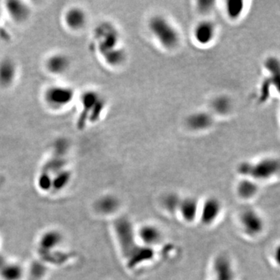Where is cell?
Masks as SVG:
<instances>
[{
	"label": "cell",
	"mask_w": 280,
	"mask_h": 280,
	"mask_svg": "<svg viewBox=\"0 0 280 280\" xmlns=\"http://www.w3.org/2000/svg\"><path fill=\"white\" fill-rule=\"evenodd\" d=\"M114 229L129 267L133 268L153 258L154 253L151 248L137 244L133 227L127 218L117 219L114 222Z\"/></svg>",
	"instance_id": "cell-1"
},
{
	"label": "cell",
	"mask_w": 280,
	"mask_h": 280,
	"mask_svg": "<svg viewBox=\"0 0 280 280\" xmlns=\"http://www.w3.org/2000/svg\"><path fill=\"white\" fill-rule=\"evenodd\" d=\"M149 30L152 35L166 49H173L180 42V34L177 28L165 16L156 15L149 21Z\"/></svg>",
	"instance_id": "cell-2"
},
{
	"label": "cell",
	"mask_w": 280,
	"mask_h": 280,
	"mask_svg": "<svg viewBox=\"0 0 280 280\" xmlns=\"http://www.w3.org/2000/svg\"><path fill=\"white\" fill-rule=\"evenodd\" d=\"M278 161L272 158H266L255 163H242L237 168V171L242 175L255 180H266L275 175L278 172Z\"/></svg>",
	"instance_id": "cell-3"
},
{
	"label": "cell",
	"mask_w": 280,
	"mask_h": 280,
	"mask_svg": "<svg viewBox=\"0 0 280 280\" xmlns=\"http://www.w3.org/2000/svg\"><path fill=\"white\" fill-rule=\"evenodd\" d=\"M44 102L47 107L54 111L67 108L75 99L74 90L66 86H51L44 93Z\"/></svg>",
	"instance_id": "cell-4"
},
{
	"label": "cell",
	"mask_w": 280,
	"mask_h": 280,
	"mask_svg": "<svg viewBox=\"0 0 280 280\" xmlns=\"http://www.w3.org/2000/svg\"><path fill=\"white\" fill-rule=\"evenodd\" d=\"M97 38L99 51L103 57L121 49L119 44V34L112 25L105 24L100 25L97 30Z\"/></svg>",
	"instance_id": "cell-5"
},
{
	"label": "cell",
	"mask_w": 280,
	"mask_h": 280,
	"mask_svg": "<svg viewBox=\"0 0 280 280\" xmlns=\"http://www.w3.org/2000/svg\"><path fill=\"white\" fill-rule=\"evenodd\" d=\"M82 114L90 123H95L99 119L105 109V102L99 93L88 91L82 97Z\"/></svg>",
	"instance_id": "cell-6"
},
{
	"label": "cell",
	"mask_w": 280,
	"mask_h": 280,
	"mask_svg": "<svg viewBox=\"0 0 280 280\" xmlns=\"http://www.w3.org/2000/svg\"><path fill=\"white\" fill-rule=\"evenodd\" d=\"M240 221L244 232L251 237L258 235L264 228L263 218L254 209H245L241 214Z\"/></svg>",
	"instance_id": "cell-7"
},
{
	"label": "cell",
	"mask_w": 280,
	"mask_h": 280,
	"mask_svg": "<svg viewBox=\"0 0 280 280\" xmlns=\"http://www.w3.org/2000/svg\"><path fill=\"white\" fill-rule=\"evenodd\" d=\"M221 211V203L217 198H208L203 203L200 210L202 222L206 225L213 224L219 216Z\"/></svg>",
	"instance_id": "cell-8"
},
{
	"label": "cell",
	"mask_w": 280,
	"mask_h": 280,
	"mask_svg": "<svg viewBox=\"0 0 280 280\" xmlns=\"http://www.w3.org/2000/svg\"><path fill=\"white\" fill-rule=\"evenodd\" d=\"M64 21L69 30L79 31L85 28L87 25V13L79 7L69 9L65 14Z\"/></svg>",
	"instance_id": "cell-9"
},
{
	"label": "cell",
	"mask_w": 280,
	"mask_h": 280,
	"mask_svg": "<svg viewBox=\"0 0 280 280\" xmlns=\"http://www.w3.org/2000/svg\"><path fill=\"white\" fill-rule=\"evenodd\" d=\"M194 37L200 45L211 43L216 35V28L213 23L202 21L194 29Z\"/></svg>",
	"instance_id": "cell-10"
},
{
	"label": "cell",
	"mask_w": 280,
	"mask_h": 280,
	"mask_svg": "<svg viewBox=\"0 0 280 280\" xmlns=\"http://www.w3.org/2000/svg\"><path fill=\"white\" fill-rule=\"evenodd\" d=\"M138 235L144 246L149 248L157 245L162 239V233L159 229L150 224L143 226L138 230Z\"/></svg>",
	"instance_id": "cell-11"
},
{
	"label": "cell",
	"mask_w": 280,
	"mask_h": 280,
	"mask_svg": "<svg viewBox=\"0 0 280 280\" xmlns=\"http://www.w3.org/2000/svg\"><path fill=\"white\" fill-rule=\"evenodd\" d=\"M16 64L10 59L0 62V86L9 87L13 84L16 77Z\"/></svg>",
	"instance_id": "cell-12"
},
{
	"label": "cell",
	"mask_w": 280,
	"mask_h": 280,
	"mask_svg": "<svg viewBox=\"0 0 280 280\" xmlns=\"http://www.w3.org/2000/svg\"><path fill=\"white\" fill-rule=\"evenodd\" d=\"M46 68L48 71L52 74H64L69 68V60L66 55L61 54H55L51 55L46 61Z\"/></svg>",
	"instance_id": "cell-13"
},
{
	"label": "cell",
	"mask_w": 280,
	"mask_h": 280,
	"mask_svg": "<svg viewBox=\"0 0 280 280\" xmlns=\"http://www.w3.org/2000/svg\"><path fill=\"white\" fill-rule=\"evenodd\" d=\"M187 125L194 131H203L213 125V118L210 114L203 111L195 112L187 118Z\"/></svg>",
	"instance_id": "cell-14"
},
{
	"label": "cell",
	"mask_w": 280,
	"mask_h": 280,
	"mask_svg": "<svg viewBox=\"0 0 280 280\" xmlns=\"http://www.w3.org/2000/svg\"><path fill=\"white\" fill-rule=\"evenodd\" d=\"M178 211L182 214V218L187 222L195 221L199 212V206L195 198H189L182 199L179 206Z\"/></svg>",
	"instance_id": "cell-15"
},
{
	"label": "cell",
	"mask_w": 280,
	"mask_h": 280,
	"mask_svg": "<svg viewBox=\"0 0 280 280\" xmlns=\"http://www.w3.org/2000/svg\"><path fill=\"white\" fill-rule=\"evenodd\" d=\"M214 280H233V272L228 258L221 256L214 264Z\"/></svg>",
	"instance_id": "cell-16"
},
{
	"label": "cell",
	"mask_w": 280,
	"mask_h": 280,
	"mask_svg": "<svg viewBox=\"0 0 280 280\" xmlns=\"http://www.w3.org/2000/svg\"><path fill=\"white\" fill-rule=\"evenodd\" d=\"M9 14L16 22H23L29 16V10L27 6L22 5L21 3H9L7 6Z\"/></svg>",
	"instance_id": "cell-17"
},
{
	"label": "cell",
	"mask_w": 280,
	"mask_h": 280,
	"mask_svg": "<svg viewBox=\"0 0 280 280\" xmlns=\"http://www.w3.org/2000/svg\"><path fill=\"white\" fill-rule=\"evenodd\" d=\"M258 185L250 179L242 180L237 188V193L245 199H249L254 197L258 192Z\"/></svg>",
	"instance_id": "cell-18"
},
{
	"label": "cell",
	"mask_w": 280,
	"mask_h": 280,
	"mask_svg": "<svg viewBox=\"0 0 280 280\" xmlns=\"http://www.w3.org/2000/svg\"><path fill=\"white\" fill-rule=\"evenodd\" d=\"M97 208L101 213L110 214L118 209V200L111 195L102 197L97 203Z\"/></svg>",
	"instance_id": "cell-19"
},
{
	"label": "cell",
	"mask_w": 280,
	"mask_h": 280,
	"mask_svg": "<svg viewBox=\"0 0 280 280\" xmlns=\"http://www.w3.org/2000/svg\"><path fill=\"white\" fill-rule=\"evenodd\" d=\"M212 108L217 114H227L231 108V101L226 96H219L212 102Z\"/></svg>",
	"instance_id": "cell-20"
},
{
	"label": "cell",
	"mask_w": 280,
	"mask_h": 280,
	"mask_svg": "<svg viewBox=\"0 0 280 280\" xmlns=\"http://www.w3.org/2000/svg\"><path fill=\"white\" fill-rule=\"evenodd\" d=\"M181 201L182 198L177 194H168L163 198V206L169 213H175L176 211H178Z\"/></svg>",
	"instance_id": "cell-21"
},
{
	"label": "cell",
	"mask_w": 280,
	"mask_h": 280,
	"mask_svg": "<svg viewBox=\"0 0 280 280\" xmlns=\"http://www.w3.org/2000/svg\"><path fill=\"white\" fill-rule=\"evenodd\" d=\"M244 2L242 1H237V0H231L227 3L226 6V11H227V16L230 19H237L244 10Z\"/></svg>",
	"instance_id": "cell-22"
}]
</instances>
